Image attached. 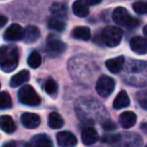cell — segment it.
<instances>
[{
  "label": "cell",
  "mask_w": 147,
  "mask_h": 147,
  "mask_svg": "<svg viewBox=\"0 0 147 147\" xmlns=\"http://www.w3.org/2000/svg\"><path fill=\"white\" fill-rule=\"evenodd\" d=\"M18 49L14 45L0 47V69L5 73L14 71L18 65Z\"/></svg>",
  "instance_id": "obj_1"
},
{
  "label": "cell",
  "mask_w": 147,
  "mask_h": 147,
  "mask_svg": "<svg viewBox=\"0 0 147 147\" xmlns=\"http://www.w3.org/2000/svg\"><path fill=\"white\" fill-rule=\"evenodd\" d=\"M112 18L117 24L126 26L128 28H135L140 24V20L132 17L124 7H118L113 11Z\"/></svg>",
  "instance_id": "obj_2"
},
{
  "label": "cell",
  "mask_w": 147,
  "mask_h": 147,
  "mask_svg": "<svg viewBox=\"0 0 147 147\" xmlns=\"http://www.w3.org/2000/svg\"><path fill=\"white\" fill-rule=\"evenodd\" d=\"M123 31L121 28L114 25H108L102 32V40L107 47H117L122 40Z\"/></svg>",
  "instance_id": "obj_3"
},
{
  "label": "cell",
  "mask_w": 147,
  "mask_h": 147,
  "mask_svg": "<svg viewBox=\"0 0 147 147\" xmlns=\"http://www.w3.org/2000/svg\"><path fill=\"white\" fill-rule=\"evenodd\" d=\"M18 100L20 103L26 106H37L41 103L39 95L29 85H25L18 91Z\"/></svg>",
  "instance_id": "obj_4"
},
{
  "label": "cell",
  "mask_w": 147,
  "mask_h": 147,
  "mask_svg": "<svg viewBox=\"0 0 147 147\" xmlns=\"http://www.w3.org/2000/svg\"><path fill=\"white\" fill-rule=\"evenodd\" d=\"M115 89V81L114 79L108 76H102L99 78L96 84V91L101 97L107 98L113 93Z\"/></svg>",
  "instance_id": "obj_5"
},
{
  "label": "cell",
  "mask_w": 147,
  "mask_h": 147,
  "mask_svg": "<svg viewBox=\"0 0 147 147\" xmlns=\"http://www.w3.org/2000/svg\"><path fill=\"white\" fill-rule=\"evenodd\" d=\"M65 43L61 40V38L53 34H51L47 39V49L51 55H59L65 51Z\"/></svg>",
  "instance_id": "obj_6"
},
{
  "label": "cell",
  "mask_w": 147,
  "mask_h": 147,
  "mask_svg": "<svg viewBox=\"0 0 147 147\" xmlns=\"http://www.w3.org/2000/svg\"><path fill=\"white\" fill-rule=\"evenodd\" d=\"M23 34H24V30L22 27L17 23H13L7 27L4 34H3V37L5 40L17 41L23 39Z\"/></svg>",
  "instance_id": "obj_7"
},
{
  "label": "cell",
  "mask_w": 147,
  "mask_h": 147,
  "mask_svg": "<svg viewBox=\"0 0 147 147\" xmlns=\"http://www.w3.org/2000/svg\"><path fill=\"white\" fill-rule=\"evenodd\" d=\"M57 144L61 147H73L78 143L77 137L69 131H61L57 135Z\"/></svg>",
  "instance_id": "obj_8"
},
{
  "label": "cell",
  "mask_w": 147,
  "mask_h": 147,
  "mask_svg": "<svg viewBox=\"0 0 147 147\" xmlns=\"http://www.w3.org/2000/svg\"><path fill=\"white\" fill-rule=\"evenodd\" d=\"M20 120L23 126L28 129H34L38 127L39 124H40V117L37 114H34V113H23L21 115Z\"/></svg>",
  "instance_id": "obj_9"
},
{
  "label": "cell",
  "mask_w": 147,
  "mask_h": 147,
  "mask_svg": "<svg viewBox=\"0 0 147 147\" xmlns=\"http://www.w3.org/2000/svg\"><path fill=\"white\" fill-rule=\"evenodd\" d=\"M130 47L137 55L147 53V40L141 36H134L130 39Z\"/></svg>",
  "instance_id": "obj_10"
},
{
  "label": "cell",
  "mask_w": 147,
  "mask_h": 147,
  "mask_svg": "<svg viewBox=\"0 0 147 147\" xmlns=\"http://www.w3.org/2000/svg\"><path fill=\"white\" fill-rule=\"evenodd\" d=\"M99 140V134L93 127H87L82 132V141L85 145L90 146Z\"/></svg>",
  "instance_id": "obj_11"
},
{
  "label": "cell",
  "mask_w": 147,
  "mask_h": 147,
  "mask_svg": "<svg viewBox=\"0 0 147 147\" xmlns=\"http://www.w3.org/2000/svg\"><path fill=\"white\" fill-rule=\"evenodd\" d=\"M137 121V116L134 112L132 111H126V112L122 113L119 117V122L120 125L125 129H129L135 125Z\"/></svg>",
  "instance_id": "obj_12"
},
{
  "label": "cell",
  "mask_w": 147,
  "mask_h": 147,
  "mask_svg": "<svg viewBox=\"0 0 147 147\" xmlns=\"http://www.w3.org/2000/svg\"><path fill=\"white\" fill-rule=\"evenodd\" d=\"M125 65V57L120 55L115 59H110L106 61V67L111 73L113 74H118L122 71Z\"/></svg>",
  "instance_id": "obj_13"
},
{
  "label": "cell",
  "mask_w": 147,
  "mask_h": 147,
  "mask_svg": "<svg viewBox=\"0 0 147 147\" xmlns=\"http://www.w3.org/2000/svg\"><path fill=\"white\" fill-rule=\"evenodd\" d=\"M29 147H53V141L47 135L38 134L33 136L30 140Z\"/></svg>",
  "instance_id": "obj_14"
},
{
  "label": "cell",
  "mask_w": 147,
  "mask_h": 147,
  "mask_svg": "<svg viewBox=\"0 0 147 147\" xmlns=\"http://www.w3.org/2000/svg\"><path fill=\"white\" fill-rule=\"evenodd\" d=\"M40 37V31L34 25H28L25 27L24 34H23V40L26 43L35 42Z\"/></svg>",
  "instance_id": "obj_15"
},
{
  "label": "cell",
  "mask_w": 147,
  "mask_h": 147,
  "mask_svg": "<svg viewBox=\"0 0 147 147\" xmlns=\"http://www.w3.org/2000/svg\"><path fill=\"white\" fill-rule=\"evenodd\" d=\"M0 129L6 133H12L15 131L16 126L13 119L8 115H3L0 117Z\"/></svg>",
  "instance_id": "obj_16"
},
{
  "label": "cell",
  "mask_w": 147,
  "mask_h": 147,
  "mask_svg": "<svg viewBox=\"0 0 147 147\" xmlns=\"http://www.w3.org/2000/svg\"><path fill=\"white\" fill-rule=\"evenodd\" d=\"M73 12L75 15L79 17H86L90 13L89 6L85 1H76L73 4Z\"/></svg>",
  "instance_id": "obj_17"
},
{
  "label": "cell",
  "mask_w": 147,
  "mask_h": 147,
  "mask_svg": "<svg viewBox=\"0 0 147 147\" xmlns=\"http://www.w3.org/2000/svg\"><path fill=\"white\" fill-rule=\"evenodd\" d=\"M29 80V73L28 71H21L19 73H17L16 75L12 77L10 79V87L12 88H16L23 84V83L27 82Z\"/></svg>",
  "instance_id": "obj_18"
},
{
  "label": "cell",
  "mask_w": 147,
  "mask_h": 147,
  "mask_svg": "<svg viewBox=\"0 0 147 147\" xmlns=\"http://www.w3.org/2000/svg\"><path fill=\"white\" fill-rule=\"evenodd\" d=\"M129 104H130V99H129L127 93L125 91H121L115 98L114 102H113V107L115 109H122L128 107Z\"/></svg>",
  "instance_id": "obj_19"
},
{
  "label": "cell",
  "mask_w": 147,
  "mask_h": 147,
  "mask_svg": "<svg viewBox=\"0 0 147 147\" xmlns=\"http://www.w3.org/2000/svg\"><path fill=\"white\" fill-rule=\"evenodd\" d=\"M51 12L53 13V17L61 19L63 17L67 16V4H65V3H63V2L53 3V4L51 5Z\"/></svg>",
  "instance_id": "obj_20"
},
{
  "label": "cell",
  "mask_w": 147,
  "mask_h": 147,
  "mask_svg": "<svg viewBox=\"0 0 147 147\" xmlns=\"http://www.w3.org/2000/svg\"><path fill=\"white\" fill-rule=\"evenodd\" d=\"M74 38L82 39V40H89L91 38V30L87 26H78L73 30L71 33Z\"/></svg>",
  "instance_id": "obj_21"
},
{
  "label": "cell",
  "mask_w": 147,
  "mask_h": 147,
  "mask_svg": "<svg viewBox=\"0 0 147 147\" xmlns=\"http://www.w3.org/2000/svg\"><path fill=\"white\" fill-rule=\"evenodd\" d=\"M49 126L51 129H59L63 126V119L59 113L53 112L49 115Z\"/></svg>",
  "instance_id": "obj_22"
},
{
  "label": "cell",
  "mask_w": 147,
  "mask_h": 147,
  "mask_svg": "<svg viewBox=\"0 0 147 147\" xmlns=\"http://www.w3.org/2000/svg\"><path fill=\"white\" fill-rule=\"evenodd\" d=\"M47 25H49V28L55 31H63L65 29V21L59 18H55V17H51Z\"/></svg>",
  "instance_id": "obj_23"
},
{
  "label": "cell",
  "mask_w": 147,
  "mask_h": 147,
  "mask_svg": "<svg viewBox=\"0 0 147 147\" xmlns=\"http://www.w3.org/2000/svg\"><path fill=\"white\" fill-rule=\"evenodd\" d=\"M27 63L32 69H37L41 65V57L37 51H32L27 59Z\"/></svg>",
  "instance_id": "obj_24"
},
{
  "label": "cell",
  "mask_w": 147,
  "mask_h": 147,
  "mask_svg": "<svg viewBox=\"0 0 147 147\" xmlns=\"http://www.w3.org/2000/svg\"><path fill=\"white\" fill-rule=\"evenodd\" d=\"M11 106H12V100L10 95L6 92L0 93V109L4 110V109L10 108Z\"/></svg>",
  "instance_id": "obj_25"
},
{
  "label": "cell",
  "mask_w": 147,
  "mask_h": 147,
  "mask_svg": "<svg viewBox=\"0 0 147 147\" xmlns=\"http://www.w3.org/2000/svg\"><path fill=\"white\" fill-rule=\"evenodd\" d=\"M45 91L49 96H55L57 94V84L53 79H49L45 84Z\"/></svg>",
  "instance_id": "obj_26"
},
{
  "label": "cell",
  "mask_w": 147,
  "mask_h": 147,
  "mask_svg": "<svg viewBox=\"0 0 147 147\" xmlns=\"http://www.w3.org/2000/svg\"><path fill=\"white\" fill-rule=\"evenodd\" d=\"M136 100L141 107L147 110V90H141L136 94Z\"/></svg>",
  "instance_id": "obj_27"
},
{
  "label": "cell",
  "mask_w": 147,
  "mask_h": 147,
  "mask_svg": "<svg viewBox=\"0 0 147 147\" xmlns=\"http://www.w3.org/2000/svg\"><path fill=\"white\" fill-rule=\"evenodd\" d=\"M133 10L137 14H146L147 13V2L137 1L133 3Z\"/></svg>",
  "instance_id": "obj_28"
},
{
  "label": "cell",
  "mask_w": 147,
  "mask_h": 147,
  "mask_svg": "<svg viewBox=\"0 0 147 147\" xmlns=\"http://www.w3.org/2000/svg\"><path fill=\"white\" fill-rule=\"evenodd\" d=\"M121 139V134H114V135H105L103 136L102 141L108 144H117Z\"/></svg>",
  "instance_id": "obj_29"
},
{
  "label": "cell",
  "mask_w": 147,
  "mask_h": 147,
  "mask_svg": "<svg viewBox=\"0 0 147 147\" xmlns=\"http://www.w3.org/2000/svg\"><path fill=\"white\" fill-rule=\"evenodd\" d=\"M102 127L104 128V130H106V131H113V130H115V129H117V125L111 120L104 121L102 124Z\"/></svg>",
  "instance_id": "obj_30"
},
{
  "label": "cell",
  "mask_w": 147,
  "mask_h": 147,
  "mask_svg": "<svg viewBox=\"0 0 147 147\" xmlns=\"http://www.w3.org/2000/svg\"><path fill=\"white\" fill-rule=\"evenodd\" d=\"M7 21H8V18H7L6 16H4V15L0 14V27H3L5 24L7 23Z\"/></svg>",
  "instance_id": "obj_31"
},
{
  "label": "cell",
  "mask_w": 147,
  "mask_h": 147,
  "mask_svg": "<svg viewBox=\"0 0 147 147\" xmlns=\"http://www.w3.org/2000/svg\"><path fill=\"white\" fill-rule=\"evenodd\" d=\"M15 146H16V143L14 141H9V142L5 143L2 147H15Z\"/></svg>",
  "instance_id": "obj_32"
},
{
  "label": "cell",
  "mask_w": 147,
  "mask_h": 147,
  "mask_svg": "<svg viewBox=\"0 0 147 147\" xmlns=\"http://www.w3.org/2000/svg\"><path fill=\"white\" fill-rule=\"evenodd\" d=\"M86 3L88 5H96V4H99V3H101L100 0H97V1H92V0H88V1H86Z\"/></svg>",
  "instance_id": "obj_33"
},
{
  "label": "cell",
  "mask_w": 147,
  "mask_h": 147,
  "mask_svg": "<svg viewBox=\"0 0 147 147\" xmlns=\"http://www.w3.org/2000/svg\"><path fill=\"white\" fill-rule=\"evenodd\" d=\"M141 129H142V131L144 133H146L147 134V122H144V123H142V124H141Z\"/></svg>",
  "instance_id": "obj_34"
},
{
  "label": "cell",
  "mask_w": 147,
  "mask_h": 147,
  "mask_svg": "<svg viewBox=\"0 0 147 147\" xmlns=\"http://www.w3.org/2000/svg\"><path fill=\"white\" fill-rule=\"evenodd\" d=\"M143 33H144V35H145V37L147 38V24L144 26V28H143Z\"/></svg>",
  "instance_id": "obj_35"
},
{
  "label": "cell",
  "mask_w": 147,
  "mask_h": 147,
  "mask_svg": "<svg viewBox=\"0 0 147 147\" xmlns=\"http://www.w3.org/2000/svg\"><path fill=\"white\" fill-rule=\"evenodd\" d=\"M146 147H147V145H146Z\"/></svg>",
  "instance_id": "obj_36"
},
{
  "label": "cell",
  "mask_w": 147,
  "mask_h": 147,
  "mask_svg": "<svg viewBox=\"0 0 147 147\" xmlns=\"http://www.w3.org/2000/svg\"><path fill=\"white\" fill-rule=\"evenodd\" d=\"M0 86H1V85H0Z\"/></svg>",
  "instance_id": "obj_37"
}]
</instances>
